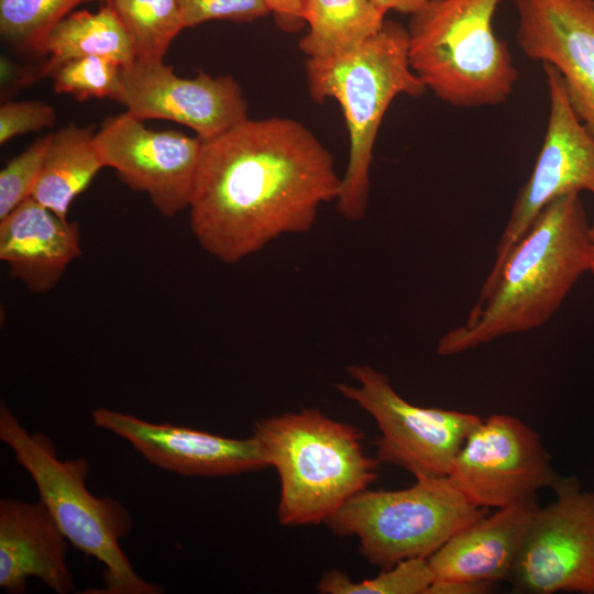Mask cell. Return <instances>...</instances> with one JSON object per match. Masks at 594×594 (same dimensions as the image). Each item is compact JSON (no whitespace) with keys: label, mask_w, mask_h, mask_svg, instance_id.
<instances>
[{"label":"cell","mask_w":594,"mask_h":594,"mask_svg":"<svg viewBox=\"0 0 594 594\" xmlns=\"http://www.w3.org/2000/svg\"><path fill=\"white\" fill-rule=\"evenodd\" d=\"M531 518L510 581L519 592L594 594V492L561 476Z\"/></svg>","instance_id":"cell-9"},{"label":"cell","mask_w":594,"mask_h":594,"mask_svg":"<svg viewBox=\"0 0 594 594\" xmlns=\"http://www.w3.org/2000/svg\"><path fill=\"white\" fill-rule=\"evenodd\" d=\"M542 66L549 96L546 134L532 172L517 194L487 276L501 268L510 250L550 202L582 190L594 195V138L573 110L558 69L549 64Z\"/></svg>","instance_id":"cell-11"},{"label":"cell","mask_w":594,"mask_h":594,"mask_svg":"<svg viewBox=\"0 0 594 594\" xmlns=\"http://www.w3.org/2000/svg\"><path fill=\"white\" fill-rule=\"evenodd\" d=\"M537 508L536 498L524 501L459 530L428 558L435 580H509Z\"/></svg>","instance_id":"cell-18"},{"label":"cell","mask_w":594,"mask_h":594,"mask_svg":"<svg viewBox=\"0 0 594 594\" xmlns=\"http://www.w3.org/2000/svg\"><path fill=\"white\" fill-rule=\"evenodd\" d=\"M435 581L427 558H409L372 579L353 581L339 570L326 571L317 583L322 594H427Z\"/></svg>","instance_id":"cell-24"},{"label":"cell","mask_w":594,"mask_h":594,"mask_svg":"<svg viewBox=\"0 0 594 594\" xmlns=\"http://www.w3.org/2000/svg\"><path fill=\"white\" fill-rule=\"evenodd\" d=\"M590 228L580 193L550 202L486 277L466 321L439 339L437 352L459 354L546 323L590 271Z\"/></svg>","instance_id":"cell-2"},{"label":"cell","mask_w":594,"mask_h":594,"mask_svg":"<svg viewBox=\"0 0 594 594\" xmlns=\"http://www.w3.org/2000/svg\"><path fill=\"white\" fill-rule=\"evenodd\" d=\"M105 167L130 189L148 196L154 208L173 218L188 209L202 140L182 132L156 131L128 111L106 118L96 132Z\"/></svg>","instance_id":"cell-12"},{"label":"cell","mask_w":594,"mask_h":594,"mask_svg":"<svg viewBox=\"0 0 594 594\" xmlns=\"http://www.w3.org/2000/svg\"><path fill=\"white\" fill-rule=\"evenodd\" d=\"M55 122V109L44 101H6L0 107V144L29 132L53 128Z\"/></svg>","instance_id":"cell-28"},{"label":"cell","mask_w":594,"mask_h":594,"mask_svg":"<svg viewBox=\"0 0 594 594\" xmlns=\"http://www.w3.org/2000/svg\"><path fill=\"white\" fill-rule=\"evenodd\" d=\"M80 254L78 224L33 198L0 220V258L31 293L52 290Z\"/></svg>","instance_id":"cell-17"},{"label":"cell","mask_w":594,"mask_h":594,"mask_svg":"<svg viewBox=\"0 0 594 594\" xmlns=\"http://www.w3.org/2000/svg\"><path fill=\"white\" fill-rule=\"evenodd\" d=\"M114 101L142 121L176 122L204 141L249 119L246 99L232 76L198 72L193 78H184L164 61L134 59L121 66Z\"/></svg>","instance_id":"cell-13"},{"label":"cell","mask_w":594,"mask_h":594,"mask_svg":"<svg viewBox=\"0 0 594 594\" xmlns=\"http://www.w3.org/2000/svg\"><path fill=\"white\" fill-rule=\"evenodd\" d=\"M590 239H591V261H590V271L594 275V227L590 228Z\"/></svg>","instance_id":"cell-32"},{"label":"cell","mask_w":594,"mask_h":594,"mask_svg":"<svg viewBox=\"0 0 594 594\" xmlns=\"http://www.w3.org/2000/svg\"><path fill=\"white\" fill-rule=\"evenodd\" d=\"M373 4L386 14L394 10L403 14L413 15L422 9L429 0H371Z\"/></svg>","instance_id":"cell-31"},{"label":"cell","mask_w":594,"mask_h":594,"mask_svg":"<svg viewBox=\"0 0 594 594\" xmlns=\"http://www.w3.org/2000/svg\"><path fill=\"white\" fill-rule=\"evenodd\" d=\"M0 439L14 453L67 540L106 566L105 587L90 594H160L162 586L143 580L120 546L132 528L128 509L111 497H96L86 486V458L61 460L48 437L29 433L4 403Z\"/></svg>","instance_id":"cell-6"},{"label":"cell","mask_w":594,"mask_h":594,"mask_svg":"<svg viewBox=\"0 0 594 594\" xmlns=\"http://www.w3.org/2000/svg\"><path fill=\"white\" fill-rule=\"evenodd\" d=\"M346 373L355 385L340 383L337 391L376 421L380 462L400 466L415 479L447 476L470 432L481 419L469 413L414 405L403 398L384 373L369 364H354Z\"/></svg>","instance_id":"cell-8"},{"label":"cell","mask_w":594,"mask_h":594,"mask_svg":"<svg viewBox=\"0 0 594 594\" xmlns=\"http://www.w3.org/2000/svg\"><path fill=\"white\" fill-rule=\"evenodd\" d=\"M94 124L70 123L52 133L32 197L62 218L105 167Z\"/></svg>","instance_id":"cell-19"},{"label":"cell","mask_w":594,"mask_h":594,"mask_svg":"<svg viewBox=\"0 0 594 594\" xmlns=\"http://www.w3.org/2000/svg\"><path fill=\"white\" fill-rule=\"evenodd\" d=\"M492 584L464 580H435L427 594H477L486 592Z\"/></svg>","instance_id":"cell-30"},{"label":"cell","mask_w":594,"mask_h":594,"mask_svg":"<svg viewBox=\"0 0 594 594\" xmlns=\"http://www.w3.org/2000/svg\"><path fill=\"white\" fill-rule=\"evenodd\" d=\"M274 14L276 24L285 32L299 31L305 24L306 0H262Z\"/></svg>","instance_id":"cell-29"},{"label":"cell","mask_w":594,"mask_h":594,"mask_svg":"<svg viewBox=\"0 0 594 594\" xmlns=\"http://www.w3.org/2000/svg\"><path fill=\"white\" fill-rule=\"evenodd\" d=\"M131 40L135 59L163 61L185 30L178 0H106Z\"/></svg>","instance_id":"cell-22"},{"label":"cell","mask_w":594,"mask_h":594,"mask_svg":"<svg viewBox=\"0 0 594 594\" xmlns=\"http://www.w3.org/2000/svg\"><path fill=\"white\" fill-rule=\"evenodd\" d=\"M308 32L299 41L307 58H324L349 52L375 35L385 14L371 0H306Z\"/></svg>","instance_id":"cell-21"},{"label":"cell","mask_w":594,"mask_h":594,"mask_svg":"<svg viewBox=\"0 0 594 594\" xmlns=\"http://www.w3.org/2000/svg\"><path fill=\"white\" fill-rule=\"evenodd\" d=\"M37 68V78L51 76L63 64L82 57L111 58L122 66L135 59L129 34L114 10L106 4L95 12L74 11L55 24L46 35Z\"/></svg>","instance_id":"cell-20"},{"label":"cell","mask_w":594,"mask_h":594,"mask_svg":"<svg viewBox=\"0 0 594 594\" xmlns=\"http://www.w3.org/2000/svg\"><path fill=\"white\" fill-rule=\"evenodd\" d=\"M51 135L37 138L0 170V220L32 197Z\"/></svg>","instance_id":"cell-26"},{"label":"cell","mask_w":594,"mask_h":594,"mask_svg":"<svg viewBox=\"0 0 594 594\" xmlns=\"http://www.w3.org/2000/svg\"><path fill=\"white\" fill-rule=\"evenodd\" d=\"M185 29L226 20L253 22L270 13L262 0H178Z\"/></svg>","instance_id":"cell-27"},{"label":"cell","mask_w":594,"mask_h":594,"mask_svg":"<svg viewBox=\"0 0 594 594\" xmlns=\"http://www.w3.org/2000/svg\"><path fill=\"white\" fill-rule=\"evenodd\" d=\"M106 0H0V35L15 51L41 57L52 28L81 3Z\"/></svg>","instance_id":"cell-23"},{"label":"cell","mask_w":594,"mask_h":594,"mask_svg":"<svg viewBox=\"0 0 594 594\" xmlns=\"http://www.w3.org/2000/svg\"><path fill=\"white\" fill-rule=\"evenodd\" d=\"M121 64L100 56L69 61L52 75L56 94L69 95L78 101L91 98L116 100Z\"/></svg>","instance_id":"cell-25"},{"label":"cell","mask_w":594,"mask_h":594,"mask_svg":"<svg viewBox=\"0 0 594 594\" xmlns=\"http://www.w3.org/2000/svg\"><path fill=\"white\" fill-rule=\"evenodd\" d=\"M449 476L471 503L486 509L534 499L561 477L538 433L505 414L481 420L470 432Z\"/></svg>","instance_id":"cell-10"},{"label":"cell","mask_w":594,"mask_h":594,"mask_svg":"<svg viewBox=\"0 0 594 594\" xmlns=\"http://www.w3.org/2000/svg\"><path fill=\"white\" fill-rule=\"evenodd\" d=\"M516 41L560 73L570 103L594 138V0H513Z\"/></svg>","instance_id":"cell-14"},{"label":"cell","mask_w":594,"mask_h":594,"mask_svg":"<svg viewBox=\"0 0 594 594\" xmlns=\"http://www.w3.org/2000/svg\"><path fill=\"white\" fill-rule=\"evenodd\" d=\"M308 90L316 102L340 105L349 132V158L337 209L350 222L366 216L373 148L383 117L399 95L419 97L427 90L408 58V31L385 20L360 46L331 57L306 58Z\"/></svg>","instance_id":"cell-3"},{"label":"cell","mask_w":594,"mask_h":594,"mask_svg":"<svg viewBox=\"0 0 594 594\" xmlns=\"http://www.w3.org/2000/svg\"><path fill=\"white\" fill-rule=\"evenodd\" d=\"M503 0H429L410 15L408 58L427 89L454 107L507 100L518 73L494 30Z\"/></svg>","instance_id":"cell-5"},{"label":"cell","mask_w":594,"mask_h":594,"mask_svg":"<svg viewBox=\"0 0 594 594\" xmlns=\"http://www.w3.org/2000/svg\"><path fill=\"white\" fill-rule=\"evenodd\" d=\"M252 436L278 474L282 525L326 522L377 479L381 462L364 453L363 432L317 408L262 419Z\"/></svg>","instance_id":"cell-4"},{"label":"cell","mask_w":594,"mask_h":594,"mask_svg":"<svg viewBox=\"0 0 594 594\" xmlns=\"http://www.w3.org/2000/svg\"><path fill=\"white\" fill-rule=\"evenodd\" d=\"M94 424L138 450L152 464L185 476H228L268 466L255 437L231 439L169 424H152L108 408L91 414Z\"/></svg>","instance_id":"cell-15"},{"label":"cell","mask_w":594,"mask_h":594,"mask_svg":"<svg viewBox=\"0 0 594 594\" xmlns=\"http://www.w3.org/2000/svg\"><path fill=\"white\" fill-rule=\"evenodd\" d=\"M341 183L332 154L302 123L249 118L202 140L189 228L205 252L235 264L282 235L309 232Z\"/></svg>","instance_id":"cell-1"},{"label":"cell","mask_w":594,"mask_h":594,"mask_svg":"<svg viewBox=\"0 0 594 594\" xmlns=\"http://www.w3.org/2000/svg\"><path fill=\"white\" fill-rule=\"evenodd\" d=\"M67 538L40 501L0 499V586L12 594L26 591L34 576L57 594L74 591L67 565Z\"/></svg>","instance_id":"cell-16"},{"label":"cell","mask_w":594,"mask_h":594,"mask_svg":"<svg viewBox=\"0 0 594 594\" xmlns=\"http://www.w3.org/2000/svg\"><path fill=\"white\" fill-rule=\"evenodd\" d=\"M486 515L449 475L416 479L407 488L363 490L326 524L340 537L359 539L360 553L388 569L409 558H429L459 530Z\"/></svg>","instance_id":"cell-7"}]
</instances>
